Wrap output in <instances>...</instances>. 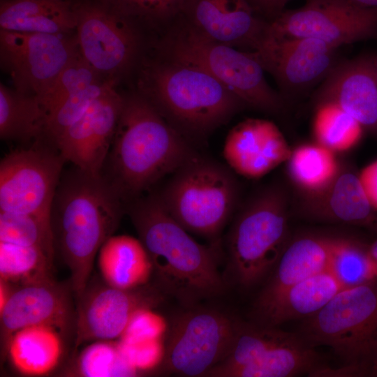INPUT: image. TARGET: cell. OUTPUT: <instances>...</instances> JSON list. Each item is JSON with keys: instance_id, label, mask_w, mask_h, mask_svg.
<instances>
[{"instance_id": "1", "label": "cell", "mask_w": 377, "mask_h": 377, "mask_svg": "<svg viewBox=\"0 0 377 377\" xmlns=\"http://www.w3.org/2000/svg\"><path fill=\"white\" fill-rule=\"evenodd\" d=\"M128 211L152 263L155 286L165 296L189 307L224 293L227 283L219 270V243L195 241L157 193L131 201Z\"/></svg>"}, {"instance_id": "2", "label": "cell", "mask_w": 377, "mask_h": 377, "mask_svg": "<svg viewBox=\"0 0 377 377\" xmlns=\"http://www.w3.org/2000/svg\"><path fill=\"white\" fill-rule=\"evenodd\" d=\"M124 202L103 173L92 175L75 167L61 176L52 205L51 225L77 298L87 288L101 246L119 223Z\"/></svg>"}, {"instance_id": "3", "label": "cell", "mask_w": 377, "mask_h": 377, "mask_svg": "<svg viewBox=\"0 0 377 377\" xmlns=\"http://www.w3.org/2000/svg\"><path fill=\"white\" fill-rule=\"evenodd\" d=\"M196 154L152 104L140 96L124 98L106 163V177L124 201L139 198Z\"/></svg>"}, {"instance_id": "4", "label": "cell", "mask_w": 377, "mask_h": 377, "mask_svg": "<svg viewBox=\"0 0 377 377\" xmlns=\"http://www.w3.org/2000/svg\"><path fill=\"white\" fill-rule=\"evenodd\" d=\"M287 205L284 191L272 186L241 209L226 239L228 281L249 288L272 272L289 242Z\"/></svg>"}, {"instance_id": "5", "label": "cell", "mask_w": 377, "mask_h": 377, "mask_svg": "<svg viewBox=\"0 0 377 377\" xmlns=\"http://www.w3.org/2000/svg\"><path fill=\"white\" fill-rule=\"evenodd\" d=\"M172 175L157 193L164 207L188 232L219 243L238 199L237 182L231 171L195 155Z\"/></svg>"}, {"instance_id": "6", "label": "cell", "mask_w": 377, "mask_h": 377, "mask_svg": "<svg viewBox=\"0 0 377 377\" xmlns=\"http://www.w3.org/2000/svg\"><path fill=\"white\" fill-rule=\"evenodd\" d=\"M152 104L177 128L202 135L246 106L203 70L175 61L151 75Z\"/></svg>"}, {"instance_id": "7", "label": "cell", "mask_w": 377, "mask_h": 377, "mask_svg": "<svg viewBox=\"0 0 377 377\" xmlns=\"http://www.w3.org/2000/svg\"><path fill=\"white\" fill-rule=\"evenodd\" d=\"M302 331L312 346H327L346 361L343 374H358L377 343V279L341 290Z\"/></svg>"}, {"instance_id": "8", "label": "cell", "mask_w": 377, "mask_h": 377, "mask_svg": "<svg viewBox=\"0 0 377 377\" xmlns=\"http://www.w3.org/2000/svg\"><path fill=\"white\" fill-rule=\"evenodd\" d=\"M301 336L277 326L239 322L227 356L206 377H290L328 369Z\"/></svg>"}, {"instance_id": "9", "label": "cell", "mask_w": 377, "mask_h": 377, "mask_svg": "<svg viewBox=\"0 0 377 377\" xmlns=\"http://www.w3.org/2000/svg\"><path fill=\"white\" fill-rule=\"evenodd\" d=\"M173 61L196 66L232 92L246 105L277 113L284 102L267 82L253 52L214 40L188 27L174 40Z\"/></svg>"}, {"instance_id": "10", "label": "cell", "mask_w": 377, "mask_h": 377, "mask_svg": "<svg viewBox=\"0 0 377 377\" xmlns=\"http://www.w3.org/2000/svg\"><path fill=\"white\" fill-rule=\"evenodd\" d=\"M239 322L215 308L183 307L170 320L158 369L166 374L205 376L228 354Z\"/></svg>"}, {"instance_id": "11", "label": "cell", "mask_w": 377, "mask_h": 377, "mask_svg": "<svg viewBox=\"0 0 377 377\" xmlns=\"http://www.w3.org/2000/svg\"><path fill=\"white\" fill-rule=\"evenodd\" d=\"M65 162L57 149L38 145L4 156L0 163V212L50 219Z\"/></svg>"}, {"instance_id": "12", "label": "cell", "mask_w": 377, "mask_h": 377, "mask_svg": "<svg viewBox=\"0 0 377 377\" xmlns=\"http://www.w3.org/2000/svg\"><path fill=\"white\" fill-rule=\"evenodd\" d=\"M269 31L279 37L315 38L339 48L377 35V8L347 0H306L270 22Z\"/></svg>"}, {"instance_id": "13", "label": "cell", "mask_w": 377, "mask_h": 377, "mask_svg": "<svg viewBox=\"0 0 377 377\" xmlns=\"http://www.w3.org/2000/svg\"><path fill=\"white\" fill-rule=\"evenodd\" d=\"M77 53L61 34L0 31L1 64L22 94L40 96Z\"/></svg>"}, {"instance_id": "14", "label": "cell", "mask_w": 377, "mask_h": 377, "mask_svg": "<svg viewBox=\"0 0 377 377\" xmlns=\"http://www.w3.org/2000/svg\"><path fill=\"white\" fill-rule=\"evenodd\" d=\"M337 50L315 38L276 36L268 29L253 53L264 71L272 74L283 92L297 95L326 78L339 61Z\"/></svg>"}, {"instance_id": "15", "label": "cell", "mask_w": 377, "mask_h": 377, "mask_svg": "<svg viewBox=\"0 0 377 377\" xmlns=\"http://www.w3.org/2000/svg\"><path fill=\"white\" fill-rule=\"evenodd\" d=\"M164 296L155 285L124 290L106 284L86 289L79 298L76 347L85 342L120 338L138 310L158 305Z\"/></svg>"}, {"instance_id": "16", "label": "cell", "mask_w": 377, "mask_h": 377, "mask_svg": "<svg viewBox=\"0 0 377 377\" xmlns=\"http://www.w3.org/2000/svg\"><path fill=\"white\" fill-rule=\"evenodd\" d=\"M113 81L85 113L53 142L66 161L101 175L106 163L124 105Z\"/></svg>"}, {"instance_id": "17", "label": "cell", "mask_w": 377, "mask_h": 377, "mask_svg": "<svg viewBox=\"0 0 377 377\" xmlns=\"http://www.w3.org/2000/svg\"><path fill=\"white\" fill-rule=\"evenodd\" d=\"M77 46L99 74H114L131 62L137 47L133 29L122 15L93 5L75 9Z\"/></svg>"}, {"instance_id": "18", "label": "cell", "mask_w": 377, "mask_h": 377, "mask_svg": "<svg viewBox=\"0 0 377 377\" xmlns=\"http://www.w3.org/2000/svg\"><path fill=\"white\" fill-rule=\"evenodd\" d=\"M80 53L40 96L45 113V134L54 142L79 119L112 80L103 82Z\"/></svg>"}, {"instance_id": "19", "label": "cell", "mask_w": 377, "mask_h": 377, "mask_svg": "<svg viewBox=\"0 0 377 377\" xmlns=\"http://www.w3.org/2000/svg\"><path fill=\"white\" fill-rule=\"evenodd\" d=\"M292 149L279 127L272 121L249 118L227 134L223 158L237 174L258 179L286 163Z\"/></svg>"}, {"instance_id": "20", "label": "cell", "mask_w": 377, "mask_h": 377, "mask_svg": "<svg viewBox=\"0 0 377 377\" xmlns=\"http://www.w3.org/2000/svg\"><path fill=\"white\" fill-rule=\"evenodd\" d=\"M207 37L232 47L257 50L269 22L257 16L245 0H186L182 13Z\"/></svg>"}, {"instance_id": "21", "label": "cell", "mask_w": 377, "mask_h": 377, "mask_svg": "<svg viewBox=\"0 0 377 377\" xmlns=\"http://www.w3.org/2000/svg\"><path fill=\"white\" fill-rule=\"evenodd\" d=\"M316 105L336 104L377 135V69L374 57L339 61L321 82Z\"/></svg>"}, {"instance_id": "22", "label": "cell", "mask_w": 377, "mask_h": 377, "mask_svg": "<svg viewBox=\"0 0 377 377\" xmlns=\"http://www.w3.org/2000/svg\"><path fill=\"white\" fill-rule=\"evenodd\" d=\"M67 292L50 278L23 284L11 292L0 310L3 335L33 325H50L65 329L71 318Z\"/></svg>"}, {"instance_id": "23", "label": "cell", "mask_w": 377, "mask_h": 377, "mask_svg": "<svg viewBox=\"0 0 377 377\" xmlns=\"http://www.w3.org/2000/svg\"><path fill=\"white\" fill-rule=\"evenodd\" d=\"M339 239L308 234L289 241L253 309L264 305L298 282L331 269Z\"/></svg>"}, {"instance_id": "24", "label": "cell", "mask_w": 377, "mask_h": 377, "mask_svg": "<svg viewBox=\"0 0 377 377\" xmlns=\"http://www.w3.org/2000/svg\"><path fill=\"white\" fill-rule=\"evenodd\" d=\"M304 214L310 218L367 227L377 231V212L371 207L358 172L341 166L332 183L321 193L306 197Z\"/></svg>"}, {"instance_id": "25", "label": "cell", "mask_w": 377, "mask_h": 377, "mask_svg": "<svg viewBox=\"0 0 377 377\" xmlns=\"http://www.w3.org/2000/svg\"><path fill=\"white\" fill-rule=\"evenodd\" d=\"M346 288L334 273L327 269L290 286L264 305L253 309L252 314L255 323L269 326L308 318Z\"/></svg>"}, {"instance_id": "26", "label": "cell", "mask_w": 377, "mask_h": 377, "mask_svg": "<svg viewBox=\"0 0 377 377\" xmlns=\"http://www.w3.org/2000/svg\"><path fill=\"white\" fill-rule=\"evenodd\" d=\"M101 274L106 284L129 290L146 285L153 274L149 256L139 238L110 236L98 253Z\"/></svg>"}, {"instance_id": "27", "label": "cell", "mask_w": 377, "mask_h": 377, "mask_svg": "<svg viewBox=\"0 0 377 377\" xmlns=\"http://www.w3.org/2000/svg\"><path fill=\"white\" fill-rule=\"evenodd\" d=\"M75 9L66 0H6L1 3V29L61 34L75 29Z\"/></svg>"}, {"instance_id": "28", "label": "cell", "mask_w": 377, "mask_h": 377, "mask_svg": "<svg viewBox=\"0 0 377 377\" xmlns=\"http://www.w3.org/2000/svg\"><path fill=\"white\" fill-rule=\"evenodd\" d=\"M8 354L20 374L38 376L48 374L59 364L63 342L59 330L50 325L22 328L9 338Z\"/></svg>"}, {"instance_id": "29", "label": "cell", "mask_w": 377, "mask_h": 377, "mask_svg": "<svg viewBox=\"0 0 377 377\" xmlns=\"http://www.w3.org/2000/svg\"><path fill=\"white\" fill-rule=\"evenodd\" d=\"M286 165L291 182L306 197L325 190L341 168L337 154L316 142L293 149Z\"/></svg>"}, {"instance_id": "30", "label": "cell", "mask_w": 377, "mask_h": 377, "mask_svg": "<svg viewBox=\"0 0 377 377\" xmlns=\"http://www.w3.org/2000/svg\"><path fill=\"white\" fill-rule=\"evenodd\" d=\"M45 131V113L36 96L13 91L0 84V137L29 140Z\"/></svg>"}, {"instance_id": "31", "label": "cell", "mask_w": 377, "mask_h": 377, "mask_svg": "<svg viewBox=\"0 0 377 377\" xmlns=\"http://www.w3.org/2000/svg\"><path fill=\"white\" fill-rule=\"evenodd\" d=\"M316 108L312 127L315 142L336 154L350 151L360 142L364 128L350 114L332 103Z\"/></svg>"}, {"instance_id": "32", "label": "cell", "mask_w": 377, "mask_h": 377, "mask_svg": "<svg viewBox=\"0 0 377 377\" xmlns=\"http://www.w3.org/2000/svg\"><path fill=\"white\" fill-rule=\"evenodd\" d=\"M52 257L41 247L0 242L1 279L25 284L48 279Z\"/></svg>"}, {"instance_id": "33", "label": "cell", "mask_w": 377, "mask_h": 377, "mask_svg": "<svg viewBox=\"0 0 377 377\" xmlns=\"http://www.w3.org/2000/svg\"><path fill=\"white\" fill-rule=\"evenodd\" d=\"M0 242L38 246L53 253L51 219L31 214L0 212Z\"/></svg>"}, {"instance_id": "34", "label": "cell", "mask_w": 377, "mask_h": 377, "mask_svg": "<svg viewBox=\"0 0 377 377\" xmlns=\"http://www.w3.org/2000/svg\"><path fill=\"white\" fill-rule=\"evenodd\" d=\"M331 270L347 288L377 279V263L369 246L351 238L339 237Z\"/></svg>"}, {"instance_id": "35", "label": "cell", "mask_w": 377, "mask_h": 377, "mask_svg": "<svg viewBox=\"0 0 377 377\" xmlns=\"http://www.w3.org/2000/svg\"><path fill=\"white\" fill-rule=\"evenodd\" d=\"M77 367L78 374L85 377L124 376L135 371L123 355L119 343L111 340L95 341L85 347Z\"/></svg>"}, {"instance_id": "36", "label": "cell", "mask_w": 377, "mask_h": 377, "mask_svg": "<svg viewBox=\"0 0 377 377\" xmlns=\"http://www.w3.org/2000/svg\"><path fill=\"white\" fill-rule=\"evenodd\" d=\"M125 10L153 17L164 18L182 13L186 0H117Z\"/></svg>"}, {"instance_id": "37", "label": "cell", "mask_w": 377, "mask_h": 377, "mask_svg": "<svg viewBox=\"0 0 377 377\" xmlns=\"http://www.w3.org/2000/svg\"><path fill=\"white\" fill-rule=\"evenodd\" d=\"M252 11L269 22L276 19L290 0H245Z\"/></svg>"}, {"instance_id": "38", "label": "cell", "mask_w": 377, "mask_h": 377, "mask_svg": "<svg viewBox=\"0 0 377 377\" xmlns=\"http://www.w3.org/2000/svg\"><path fill=\"white\" fill-rule=\"evenodd\" d=\"M358 176L371 207L377 212V160L364 167Z\"/></svg>"}, {"instance_id": "39", "label": "cell", "mask_w": 377, "mask_h": 377, "mask_svg": "<svg viewBox=\"0 0 377 377\" xmlns=\"http://www.w3.org/2000/svg\"><path fill=\"white\" fill-rule=\"evenodd\" d=\"M359 374L377 376V343L368 360L361 368Z\"/></svg>"}, {"instance_id": "40", "label": "cell", "mask_w": 377, "mask_h": 377, "mask_svg": "<svg viewBox=\"0 0 377 377\" xmlns=\"http://www.w3.org/2000/svg\"><path fill=\"white\" fill-rule=\"evenodd\" d=\"M355 5L366 8H377V0H347Z\"/></svg>"}, {"instance_id": "41", "label": "cell", "mask_w": 377, "mask_h": 377, "mask_svg": "<svg viewBox=\"0 0 377 377\" xmlns=\"http://www.w3.org/2000/svg\"><path fill=\"white\" fill-rule=\"evenodd\" d=\"M369 253L372 260L377 263V239L369 246Z\"/></svg>"}, {"instance_id": "42", "label": "cell", "mask_w": 377, "mask_h": 377, "mask_svg": "<svg viewBox=\"0 0 377 377\" xmlns=\"http://www.w3.org/2000/svg\"><path fill=\"white\" fill-rule=\"evenodd\" d=\"M374 59L375 65L377 69V56L374 57Z\"/></svg>"}]
</instances>
